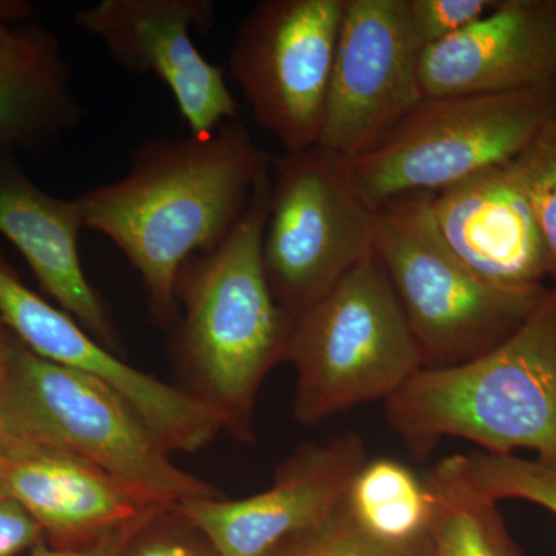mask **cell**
Listing matches in <instances>:
<instances>
[{"instance_id":"11","label":"cell","mask_w":556,"mask_h":556,"mask_svg":"<svg viewBox=\"0 0 556 556\" xmlns=\"http://www.w3.org/2000/svg\"><path fill=\"white\" fill-rule=\"evenodd\" d=\"M214 17L212 0H101L78 11L73 22L124 72L163 80L189 135L207 137L240 116L225 72L190 38L192 30H211Z\"/></svg>"},{"instance_id":"18","label":"cell","mask_w":556,"mask_h":556,"mask_svg":"<svg viewBox=\"0 0 556 556\" xmlns=\"http://www.w3.org/2000/svg\"><path fill=\"white\" fill-rule=\"evenodd\" d=\"M87 119L54 33L35 22L0 42V148L40 153Z\"/></svg>"},{"instance_id":"28","label":"cell","mask_w":556,"mask_h":556,"mask_svg":"<svg viewBox=\"0 0 556 556\" xmlns=\"http://www.w3.org/2000/svg\"><path fill=\"white\" fill-rule=\"evenodd\" d=\"M33 5L25 0H0V42L17 25L30 22Z\"/></svg>"},{"instance_id":"5","label":"cell","mask_w":556,"mask_h":556,"mask_svg":"<svg viewBox=\"0 0 556 556\" xmlns=\"http://www.w3.org/2000/svg\"><path fill=\"white\" fill-rule=\"evenodd\" d=\"M285 362L298 372L294 417L305 426L365 402L387 401L422 368L378 255L294 318Z\"/></svg>"},{"instance_id":"17","label":"cell","mask_w":556,"mask_h":556,"mask_svg":"<svg viewBox=\"0 0 556 556\" xmlns=\"http://www.w3.org/2000/svg\"><path fill=\"white\" fill-rule=\"evenodd\" d=\"M78 199H60L40 189L22 169L13 150L0 148V233L28 263L40 287L113 353L124 343L100 292L84 273Z\"/></svg>"},{"instance_id":"19","label":"cell","mask_w":556,"mask_h":556,"mask_svg":"<svg viewBox=\"0 0 556 556\" xmlns=\"http://www.w3.org/2000/svg\"><path fill=\"white\" fill-rule=\"evenodd\" d=\"M424 481L431 500L428 556H521L497 503L468 484L448 457L439 460Z\"/></svg>"},{"instance_id":"4","label":"cell","mask_w":556,"mask_h":556,"mask_svg":"<svg viewBox=\"0 0 556 556\" xmlns=\"http://www.w3.org/2000/svg\"><path fill=\"white\" fill-rule=\"evenodd\" d=\"M3 442L61 448L108 471L155 507L223 497L175 466L144 420L100 380L36 356L14 338L0 372Z\"/></svg>"},{"instance_id":"30","label":"cell","mask_w":556,"mask_h":556,"mask_svg":"<svg viewBox=\"0 0 556 556\" xmlns=\"http://www.w3.org/2000/svg\"><path fill=\"white\" fill-rule=\"evenodd\" d=\"M7 353V351H5ZM5 353L0 354V372H2L3 367V358H5ZM3 450V428H2V419H0V455H2Z\"/></svg>"},{"instance_id":"25","label":"cell","mask_w":556,"mask_h":556,"mask_svg":"<svg viewBox=\"0 0 556 556\" xmlns=\"http://www.w3.org/2000/svg\"><path fill=\"white\" fill-rule=\"evenodd\" d=\"M496 0H407L409 22L424 50L467 30Z\"/></svg>"},{"instance_id":"13","label":"cell","mask_w":556,"mask_h":556,"mask_svg":"<svg viewBox=\"0 0 556 556\" xmlns=\"http://www.w3.org/2000/svg\"><path fill=\"white\" fill-rule=\"evenodd\" d=\"M0 316L11 334L36 356L100 380L115 391L170 455L200 452L225 430L222 417L200 399L130 367L27 285H16L3 294Z\"/></svg>"},{"instance_id":"16","label":"cell","mask_w":556,"mask_h":556,"mask_svg":"<svg viewBox=\"0 0 556 556\" xmlns=\"http://www.w3.org/2000/svg\"><path fill=\"white\" fill-rule=\"evenodd\" d=\"M0 495L16 501L60 548L89 546L163 508L83 457L22 442H3Z\"/></svg>"},{"instance_id":"8","label":"cell","mask_w":556,"mask_h":556,"mask_svg":"<svg viewBox=\"0 0 556 556\" xmlns=\"http://www.w3.org/2000/svg\"><path fill=\"white\" fill-rule=\"evenodd\" d=\"M273 192L263 266L292 321L376 255L378 208L358 189L351 161L324 146L270 159Z\"/></svg>"},{"instance_id":"26","label":"cell","mask_w":556,"mask_h":556,"mask_svg":"<svg viewBox=\"0 0 556 556\" xmlns=\"http://www.w3.org/2000/svg\"><path fill=\"white\" fill-rule=\"evenodd\" d=\"M43 532L11 497L0 495V556H16L42 543Z\"/></svg>"},{"instance_id":"22","label":"cell","mask_w":556,"mask_h":556,"mask_svg":"<svg viewBox=\"0 0 556 556\" xmlns=\"http://www.w3.org/2000/svg\"><path fill=\"white\" fill-rule=\"evenodd\" d=\"M510 166L535 215L546 248L548 278L556 285V118L538 131Z\"/></svg>"},{"instance_id":"2","label":"cell","mask_w":556,"mask_h":556,"mask_svg":"<svg viewBox=\"0 0 556 556\" xmlns=\"http://www.w3.org/2000/svg\"><path fill=\"white\" fill-rule=\"evenodd\" d=\"M273 172L260 175L243 217L222 247L179 273V317L172 354L192 396L222 417L241 442L254 441L252 416L263 380L285 362L292 320L270 292L263 266Z\"/></svg>"},{"instance_id":"1","label":"cell","mask_w":556,"mask_h":556,"mask_svg":"<svg viewBox=\"0 0 556 556\" xmlns=\"http://www.w3.org/2000/svg\"><path fill=\"white\" fill-rule=\"evenodd\" d=\"M270 159L229 121L207 137L148 139L123 178L76 197L84 229L112 240L141 277L153 324L177 325L182 266L225 243Z\"/></svg>"},{"instance_id":"14","label":"cell","mask_w":556,"mask_h":556,"mask_svg":"<svg viewBox=\"0 0 556 556\" xmlns=\"http://www.w3.org/2000/svg\"><path fill=\"white\" fill-rule=\"evenodd\" d=\"M426 200L439 237L471 273L495 287L546 288V248L510 163L427 193Z\"/></svg>"},{"instance_id":"7","label":"cell","mask_w":556,"mask_h":556,"mask_svg":"<svg viewBox=\"0 0 556 556\" xmlns=\"http://www.w3.org/2000/svg\"><path fill=\"white\" fill-rule=\"evenodd\" d=\"M554 118L556 83L426 98L378 148L351 161V167L362 195L380 208L510 163Z\"/></svg>"},{"instance_id":"23","label":"cell","mask_w":556,"mask_h":556,"mask_svg":"<svg viewBox=\"0 0 556 556\" xmlns=\"http://www.w3.org/2000/svg\"><path fill=\"white\" fill-rule=\"evenodd\" d=\"M266 556H428L427 536L413 544H387L365 533L345 503L327 521L281 541Z\"/></svg>"},{"instance_id":"29","label":"cell","mask_w":556,"mask_h":556,"mask_svg":"<svg viewBox=\"0 0 556 556\" xmlns=\"http://www.w3.org/2000/svg\"><path fill=\"white\" fill-rule=\"evenodd\" d=\"M14 336L11 334L9 331V328L5 327V324H3L2 318H0V354L5 353L7 350H9V346L11 345V342H13Z\"/></svg>"},{"instance_id":"10","label":"cell","mask_w":556,"mask_h":556,"mask_svg":"<svg viewBox=\"0 0 556 556\" xmlns=\"http://www.w3.org/2000/svg\"><path fill=\"white\" fill-rule=\"evenodd\" d=\"M407 0H346L318 144L348 161L378 148L424 100Z\"/></svg>"},{"instance_id":"3","label":"cell","mask_w":556,"mask_h":556,"mask_svg":"<svg viewBox=\"0 0 556 556\" xmlns=\"http://www.w3.org/2000/svg\"><path fill=\"white\" fill-rule=\"evenodd\" d=\"M388 424L417 459L442 438L489 455L556 459V285L501 345L445 368H420L386 401Z\"/></svg>"},{"instance_id":"27","label":"cell","mask_w":556,"mask_h":556,"mask_svg":"<svg viewBox=\"0 0 556 556\" xmlns=\"http://www.w3.org/2000/svg\"><path fill=\"white\" fill-rule=\"evenodd\" d=\"M156 510H159V508H156ZM148 517L139 519V521L134 522V525L115 530V532L109 533V535L101 538V540L94 541V543L89 544V546L60 548L53 546L47 547L46 544L40 543L39 546L31 548L30 556H121L127 543H129L131 535H134L135 530H137L138 526Z\"/></svg>"},{"instance_id":"12","label":"cell","mask_w":556,"mask_h":556,"mask_svg":"<svg viewBox=\"0 0 556 556\" xmlns=\"http://www.w3.org/2000/svg\"><path fill=\"white\" fill-rule=\"evenodd\" d=\"M367 463L354 431L328 444L300 445L277 468L273 485L244 500H195L175 506L222 556H266L281 541L331 518Z\"/></svg>"},{"instance_id":"20","label":"cell","mask_w":556,"mask_h":556,"mask_svg":"<svg viewBox=\"0 0 556 556\" xmlns=\"http://www.w3.org/2000/svg\"><path fill=\"white\" fill-rule=\"evenodd\" d=\"M345 506L354 522L382 543L404 546L427 536L431 500L426 481L399 460H367L351 484Z\"/></svg>"},{"instance_id":"15","label":"cell","mask_w":556,"mask_h":556,"mask_svg":"<svg viewBox=\"0 0 556 556\" xmlns=\"http://www.w3.org/2000/svg\"><path fill=\"white\" fill-rule=\"evenodd\" d=\"M556 83V0H503L420 56L426 98L504 93Z\"/></svg>"},{"instance_id":"21","label":"cell","mask_w":556,"mask_h":556,"mask_svg":"<svg viewBox=\"0 0 556 556\" xmlns=\"http://www.w3.org/2000/svg\"><path fill=\"white\" fill-rule=\"evenodd\" d=\"M468 484L489 500H522L556 515V459H526L484 452L448 456Z\"/></svg>"},{"instance_id":"6","label":"cell","mask_w":556,"mask_h":556,"mask_svg":"<svg viewBox=\"0 0 556 556\" xmlns=\"http://www.w3.org/2000/svg\"><path fill=\"white\" fill-rule=\"evenodd\" d=\"M376 255L419 350L422 368L455 367L501 345L546 295L486 283L445 247L426 195L378 208Z\"/></svg>"},{"instance_id":"24","label":"cell","mask_w":556,"mask_h":556,"mask_svg":"<svg viewBox=\"0 0 556 556\" xmlns=\"http://www.w3.org/2000/svg\"><path fill=\"white\" fill-rule=\"evenodd\" d=\"M121 556H222L199 527L182 517L177 508L152 511Z\"/></svg>"},{"instance_id":"9","label":"cell","mask_w":556,"mask_h":556,"mask_svg":"<svg viewBox=\"0 0 556 556\" xmlns=\"http://www.w3.org/2000/svg\"><path fill=\"white\" fill-rule=\"evenodd\" d=\"M346 0H262L240 22L229 75L285 152L320 139Z\"/></svg>"}]
</instances>
